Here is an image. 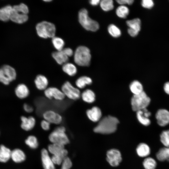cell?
<instances>
[{"label": "cell", "instance_id": "f35d334b", "mask_svg": "<svg viewBox=\"0 0 169 169\" xmlns=\"http://www.w3.org/2000/svg\"><path fill=\"white\" fill-rule=\"evenodd\" d=\"M25 143L32 149L36 148L38 146V143L36 137L33 136H29L25 141Z\"/></svg>", "mask_w": 169, "mask_h": 169}, {"label": "cell", "instance_id": "ba28073f", "mask_svg": "<svg viewBox=\"0 0 169 169\" xmlns=\"http://www.w3.org/2000/svg\"><path fill=\"white\" fill-rule=\"evenodd\" d=\"M17 74L15 69L8 65H3L0 68V82L5 85H8L14 80Z\"/></svg>", "mask_w": 169, "mask_h": 169}, {"label": "cell", "instance_id": "9a60e30c", "mask_svg": "<svg viewBox=\"0 0 169 169\" xmlns=\"http://www.w3.org/2000/svg\"><path fill=\"white\" fill-rule=\"evenodd\" d=\"M136 115L138 121L141 124L146 126L150 124L151 122L149 118L151 113L146 108L136 111Z\"/></svg>", "mask_w": 169, "mask_h": 169}, {"label": "cell", "instance_id": "c3c4849f", "mask_svg": "<svg viewBox=\"0 0 169 169\" xmlns=\"http://www.w3.org/2000/svg\"><path fill=\"white\" fill-rule=\"evenodd\" d=\"M52 0H44V1L45 2H51V1Z\"/></svg>", "mask_w": 169, "mask_h": 169}, {"label": "cell", "instance_id": "f1b7e54d", "mask_svg": "<svg viewBox=\"0 0 169 169\" xmlns=\"http://www.w3.org/2000/svg\"><path fill=\"white\" fill-rule=\"evenodd\" d=\"M129 88L133 95L139 94L143 91L142 84L137 80L132 81L130 84Z\"/></svg>", "mask_w": 169, "mask_h": 169}, {"label": "cell", "instance_id": "f6af8a7d", "mask_svg": "<svg viewBox=\"0 0 169 169\" xmlns=\"http://www.w3.org/2000/svg\"><path fill=\"white\" fill-rule=\"evenodd\" d=\"M62 50L68 57L72 56L73 54V51L70 48H64Z\"/></svg>", "mask_w": 169, "mask_h": 169}, {"label": "cell", "instance_id": "5bb4252c", "mask_svg": "<svg viewBox=\"0 0 169 169\" xmlns=\"http://www.w3.org/2000/svg\"><path fill=\"white\" fill-rule=\"evenodd\" d=\"M155 117L158 124L161 126H165L169 124V111L166 109L158 110Z\"/></svg>", "mask_w": 169, "mask_h": 169}, {"label": "cell", "instance_id": "e0dca14e", "mask_svg": "<svg viewBox=\"0 0 169 169\" xmlns=\"http://www.w3.org/2000/svg\"><path fill=\"white\" fill-rule=\"evenodd\" d=\"M86 114L89 119L94 122L100 121L102 116L101 110L97 106H94L91 109L87 110Z\"/></svg>", "mask_w": 169, "mask_h": 169}, {"label": "cell", "instance_id": "9c48e42d", "mask_svg": "<svg viewBox=\"0 0 169 169\" xmlns=\"http://www.w3.org/2000/svg\"><path fill=\"white\" fill-rule=\"evenodd\" d=\"M65 95L70 99L76 100L81 96L79 90L74 86L68 81L64 82L61 87V90Z\"/></svg>", "mask_w": 169, "mask_h": 169}, {"label": "cell", "instance_id": "b9f144b4", "mask_svg": "<svg viewBox=\"0 0 169 169\" xmlns=\"http://www.w3.org/2000/svg\"><path fill=\"white\" fill-rule=\"evenodd\" d=\"M50 124L49 121L44 119L41 121V126L43 130L48 131L50 129Z\"/></svg>", "mask_w": 169, "mask_h": 169}, {"label": "cell", "instance_id": "2e32d148", "mask_svg": "<svg viewBox=\"0 0 169 169\" xmlns=\"http://www.w3.org/2000/svg\"><path fill=\"white\" fill-rule=\"evenodd\" d=\"M41 159L44 169H55L54 164L51 158L49 156L48 151L45 149L41 151Z\"/></svg>", "mask_w": 169, "mask_h": 169}, {"label": "cell", "instance_id": "ac0fdd59", "mask_svg": "<svg viewBox=\"0 0 169 169\" xmlns=\"http://www.w3.org/2000/svg\"><path fill=\"white\" fill-rule=\"evenodd\" d=\"M21 128L26 131H29L32 130L34 126L36 120L35 118L32 116L27 117L24 116L21 117Z\"/></svg>", "mask_w": 169, "mask_h": 169}, {"label": "cell", "instance_id": "52a82bcc", "mask_svg": "<svg viewBox=\"0 0 169 169\" xmlns=\"http://www.w3.org/2000/svg\"><path fill=\"white\" fill-rule=\"evenodd\" d=\"M65 128L63 126L56 128L49 136V141L52 143H58L64 145L69 142V140L65 134Z\"/></svg>", "mask_w": 169, "mask_h": 169}, {"label": "cell", "instance_id": "277c9868", "mask_svg": "<svg viewBox=\"0 0 169 169\" xmlns=\"http://www.w3.org/2000/svg\"><path fill=\"white\" fill-rule=\"evenodd\" d=\"M78 18L80 24L87 30L95 32L99 28L98 23L89 17L88 12L85 8H82L79 11Z\"/></svg>", "mask_w": 169, "mask_h": 169}, {"label": "cell", "instance_id": "7a4b0ae2", "mask_svg": "<svg viewBox=\"0 0 169 169\" xmlns=\"http://www.w3.org/2000/svg\"><path fill=\"white\" fill-rule=\"evenodd\" d=\"M28 6L24 3H21L19 5H14L12 7L10 20L16 23H23L28 19Z\"/></svg>", "mask_w": 169, "mask_h": 169}, {"label": "cell", "instance_id": "484cf974", "mask_svg": "<svg viewBox=\"0 0 169 169\" xmlns=\"http://www.w3.org/2000/svg\"><path fill=\"white\" fill-rule=\"evenodd\" d=\"M11 151L10 149L2 145L0 146V162H6L11 158Z\"/></svg>", "mask_w": 169, "mask_h": 169}, {"label": "cell", "instance_id": "e575fe53", "mask_svg": "<svg viewBox=\"0 0 169 169\" xmlns=\"http://www.w3.org/2000/svg\"><path fill=\"white\" fill-rule=\"evenodd\" d=\"M52 42L54 47L57 51H61L64 48V42L61 38L55 36L52 38Z\"/></svg>", "mask_w": 169, "mask_h": 169}, {"label": "cell", "instance_id": "74e56055", "mask_svg": "<svg viewBox=\"0 0 169 169\" xmlns=\"http://www.w3.org/2000/svg\"><path fill=\"white\" fill-rule=\"evenodd\" d=\"M160 140L165 147H169V130L161 132L160 135Z\"/></svg>", "mask_w": 169, "mask_h": 169}, {"label": "cell", "instance_id": "8fae6325", "mask_svg": "<svg viewBox=\"0 0 169 169\" xmlns=\"http://www.w3.org/2000/svg\"><path fill=\"white\" fill-rule=\"evenodd\" d=\"M44 94L48 99H54L58 100H63L65 97L61 90L53 87L47 88L44 90Z\"/></svg>", "mask_w": 169, "mask_h": 169}, {"label": "cell", "instance_id": "30bf717a", "mask_svg": "<svg viewBox=\"0 0 169 169\" xmlns=\"http://www.w3.org/2000/svg\"><path fill=\"white\" fill-rule=\"evenodd\" d=\"M106 156L107 161L112 166H118L122 161L120 152L116 149H111L108 151Z\"/></svg>", "mask_w": 169, "mask_h": 169}, {"label": "cell", "instance_id": "8d00e7d4", "mask_svg": "<svg viewBox=\"0 0 169 169\" xmlns=\"http://www.w3.org/2000/svg\"><path fill=\"white\" fill-rule=\"evenodd\" d=\"M108 30L110 35L113 37L118 38L121 35L120 30L114 24L110 25L108 27Z\"/></svg>", "mask_w": 169, "mask_h": 169}, {"label": "cell", "instance_id": "d4e9b609", "mask_svg": "<svg viewBox=\"0 0 169 169\" xmlns=\"http://www.w3.org/2000/svg\"><path fill=\"white\" fill-rule=\"evenodd\" d=\"M156 157L160 161H166L169 162V147H165L160 148L156 153Z\"/></svg>", "mask_w": 169, "mask_h": 169}, {"label": "cell", "instance_id": "1f68e13d", "mask_svg": "<svg viewBox=\"0 0 169 169\" xmlns=\"http://www.w3.org/2000/svg\"><path fill=\"white\" fill-rule=\"evenodd\" d=\"M68 153L67 151L65 149L61 153L58 155H53L51 158L54 164H62L64 160L67 157Z\"/></svg>", "mask_w": 169, "mask_h": 169}, {"label": "cell", "instance_id": "8992f818", "mask_svg": "<svg viewBox=\"0 0 169 169\" xmlns=\"http://www.w3.org/2000/svg\"><path fill=\"white\" fill-rule=\"evenodd\" d=\"M37 33L40 37L43 38H52L55 36L56 28L52 23L43 21L36 25Z\"/></svg>", "mask_w": 169, "mask_h": 169}, {"label": "cell", "instance_id": "60d3db41", "mask_svg": "<svg viewBox=\"0 0 169 169\" xmlns=\"http://www.w3.org/2000/svg\"><path fill=\"white\" fill-rule=\"evenodd\" d=\"M142 6L146 8L150 9L154 6V3L151 0H143L141 2Z\"/></svg>", "mask_w": 169, "mask_h": 169}, {"label": "cell", "instance_id": "4316f807", "mask_svg": "<svg viewBox=\"0 0 169 169\" xmlns=\"http://www.w3.org/2000/svg\"><path fill=\"white\" fill-rule=\"evenodd\" d=\"M62 69L64 73L70 76H74L77 72L76 67L70 63L67 62L63 64Z\"/></svg>", "mask_w": 169, "mask_h": 169}, {"label": "cell", "instance_id": "7bdbcfd3", "mask_svg": "<svg viewBox=\"0 0 169 169\" xmlns=\"http://www.w3.org/2000/svg\"><path fill=\"white\" fill-rule=\"evenodd\" d=\"M116 1L121 5H123L125 4L129 5H131L133 3L134 1L133 0H118Z\"/></svg>", "mask_w": 169, "mask_h": 169}, {"label": "cell", "instance_id": "bcb514c9", "mask_svg": "<svg viewBox=\"0 0 169 169\" xmlns=\"http://www.w3.org/2000/svg\"><path fill=\"white\" fill-rule=\"evenodd\" d=\"M163 89L165 93L169 95V81L166 82L164 84Z\"/></svg>", "mask_w": 169, "mask_h": 169}, {"label": "cell", "instance_id": "3957f363", "mask_svg": "<svg viewBox=\"0 0 169 169\" xmlns=\"http://www.w3.org/2000/svg\"><path fill=\"white\" fill-rule=\"evenodd\" d=\"M91 56L90 49L87 47L81 46L76 49L74 53L75 63L81 66H88L90 63Z\"/></svg>", "mask_w": 169, "mask_h": 169}, {"label": "cell", "instance_id": "d590c367", "mask_svg": "<svg viewBox=\"0 0 169 169\" xmlns=\"http://www.w3.org/2000/svg\"><path fill=\"white\" fill-rule=\"evenodd\" d=\"M100 4L101 8L105 11H109L114 8L113 2L112 0H102Z\"/></svg>", "mask_w": 169, "mask_h": 169}, {"label": "cell", "instance_id": "4dcf8cb0", "mask_svg": "<svg viewBox=\"0 0 169 169\" xmlns=\"http://www.w3.org/2000/svg\"><path fill=\"white\" fill-rule=\"evenodd\" d=\"M92 82V80L90 77L86 76H82L76 80L75 83L78 88L83 89L87 85L91 84Z\"/></svg>", "mask_w": 169, "mask_h": 169}, {"label": "cell", "instance_id": "f546056e", "mask_svg": "<svg viewBox=\"0 0 169 169\" xmlns=\"http://www.w3.org/2000/svg\"><path fill=\"white\" fill-rule=\"evenodd\" d=\"M64 145L58 143H52L48 147L49 151L53 155L61 153L65 149Z\"/></svg>", "mask_w": 169, "mask_h": 169}, {"label": "cell", "instance_id": "cb8c5ba5", "mask_svg": "<svg viewBox=\"0 0 169 169\" xmlns=\"http://www.w3.org/2000/svg\"><path fill=\"white\" fill-rule=\"evenodd\" d=\"M11 158L15 162L20 163L25 160L26 156L22 150L16 149L11 151Z\"/></svg>", "mask_w": 169, "mask_h": 169}, {"label": "cell", "instance_id": "5b68a950", "mask_svg": "<svg viewBox=\"0 0 169 169\" xmlns=\"http://www.w3.org/2000/svg\"><path fill=\"white\" fill-rule=\"evenodd\" d=\"M150 102V98L144 91L139 94L133 95L131 100L132 110L136 112L146 108Z\"/></svg>", "mask_w": 169, "mask_h": 169}, {"label": "cell", "instance_id": "d6986e66", "mask_svg": "<svg viewBox=\"0 0 169 169\" xmlns=\"http://www.w3.org/2000/svg\"><path fill=\"white\" fill-rule=\"evenodd\" d=\"M37 88L40 90H44L48 87L49 81L47 78L44 75H37L34 81Z\"/></svg>", "mask_w": 169, "mask_h": 169}, {"label": "cell", "instance_id": "4fadbf2b", "mask_svg": "<svg viewBox=\"0 0 169 169\" xmlns=\"http://www.w3.org/2000/svg\"><path fill=\"white\" fill-rule=\"evenodd\" d=\"M44 119L50 123L59 124L62 121V116L58 113L52 110L45 111L43 114Z\"/></svg>", "mask_w": 169, "mask_h": 169}, {"label": "cell", "instance_id": "7c38bea8", "mask_svg": "<svg viewBox=\"0 0 169 169\" xmlns=\"http://www.w3.org/2000/svg\"><path fill=\"white\" fill-rule=\"evenodd\" d=\"M126 23L129 27L127 30L129 34L132 37L136 36L141 30L140 19L139 18H134L127 21Z\"/></svg>", "mask_w": 169, "mask_h": 169}, {"label": "cell", "instance_id": "44dd1931", "mask_svg": "<svg viewBox=\"0 0 169 169\" xmlns=\"http://www.w3.org/2000/svg\"><path fill=\"white\" fill-rule=\"evenodd\" d=\"M52 56L57 63L60 65L63 64L68 62L69 57L63 51H57L53 52Z\"/></svg>", "mask_w": 169, "mask_h": 169}, {"label": "cell", "instance_id": "6da1fadb", "mask_svg": "<svg viewBox=\"0 0 169 169\" xmlns=\"http://www.w3.org/2000/svg\"><path fill=\"white\" fill-rule=\"evenodd\" d=\"M119 123L117 118L109 115L100 119L93 130L95 132L101 134H111L116 131Z\"/></svg>", "mask_w": 169, "mask_h": 169}, {"label": "cell", "instance_id": "ee69618b", "mask_svg": "<svg viewBox=\"0 0 169 169\" xmlns=\"http://www.w3.org/2000/svg\"><path fill=\"white\" fill-rule=\"evenodd\" d=\"M23 108L24 110L28 113L32 112L33 110V107L31 105L26 103L23 105Z\"/></svg>", "mask_w": 169, "mask_h": 169}, {"label": "cell", "instance_id": "603a6c76", "mask_svg": "<svg viewBox=\"0 0 169 169\" xmlns=\"http://www.w3.org/2000/svg\"><path fill=\"white\" fill-rule=\"evenodd\" d=\"M136 151L137 155L140 157H146L149 156L151 152L149 146L146 144L141 143L137 147Z\"/></svg>", "mask_w": 169, "mask_h": 169}, {"label": "cell", "instance_id": "836d02e7", "mask_svg": "<svg viewBox=\"0 0 169 169\" xmlns=\"http://www.w3.org/2000/svg\"><path fill=\"white\" fill-rule=\"evenodd\" d=\"M128 8L124 5L119 6L116 9V13L117 16L121 18H125L129 14Z\"/></svg>", "mask_w": 169, "mask_h": 169}, {"label": "cell", "instance_id": "ab89813d", "mask_svg": "<svg viewBox=\"0 0 169 169\" xmlns=\"http://www.w3.org/2000/svg\"><path fill=\"white\" fill-rule=\"evenodd\" d=\"M72 166V163L69 158L66 157L62 164L61 169H70Z\"/></svg>", "mask_w": 169, "mask_h": 169}, {"label": "cell", "instance_id": "ffe728a7", "mask_svg": "<svg viewBox=\"0 0 169 169\" xmlns=\"http://www.w3.org/2000/svg\"><path fill=\"white\" fill-rule=\"evenodd\" d=\"M16 96L19 99H23L29 95V90L28 87L23 84H18L15 90Z\"/></svg>", "mask_w": 169, "mask_h": 169}, {"label": "cell", "instance_id": "d6a6232c", "mask_svg": "<svg viewBox=\"0 0 169 169\" xmlns=\"http://www.w3.org/2000/svg\"><path fill=\"white\" fill-rule=\"evenodd\" d=\"M143 165L145 169H155L157 166V163L153 158L148 157L144 160Z\"/></svg>", "mask_w": 169, "mask_h": 169}, {"label": "cell", "instance_id": "83f0119b", "mask_svg": "<svg viewBox=\"0 0 169 169\" xmlns=\"http://www.w3.org/2000/svg\"><path fill=\"white\" fill-rule=\"evenodd\" d=\"M81 96L84 101L89 103L93 102L95 99L94 92L90 89L86 90L83 91L81 95Z\"/></svg>", "mask_w": 169, "mask_h": 169}, {"label": "cell", "instance_id": "7dc6e473", "mask_svg": "<svg viewBox=\"0 0 169 169\" xmlns=\"http://www.w3.org/2000/svg\"><path fill=\"white\" fill-rule=\"evenodd\" d=\"M100 1L99 0H91L90 1V3L93 6H96L100 3Z\"/></svg>", "mask_w": 169, "mask_h": 169}, {"label": "cell", "instance_id": "7402d4cb", "mask_svg": "<svg viewBox=\"0 0 169 169\" xmlns=\"http://www.w3.org/2000/svg\"><path fill=\"white\" fill-rule=\"evenodd\" d=\"M12 7L8 5L0 8V20L7 22L10 20Z\"/></svg>", "mask_w": 169, "mask_h": 169}]
</instances>
